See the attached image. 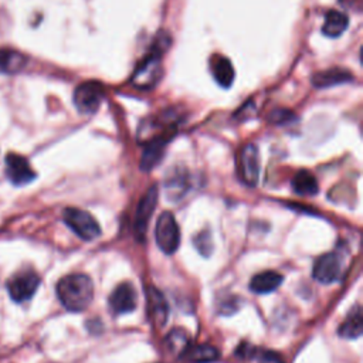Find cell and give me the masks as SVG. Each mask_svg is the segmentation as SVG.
I'll use <instances>...</instances> for the list:
<instances>
[{
  "mask_svg": "<svg viewBox=\"0 0 363 363\" xmlns=\"http://www.w3.org/2000/svg\"><path fill=\"white\" fill-rule=\"evenodd\" d=\"M55 291L65 309L81 312L92 302L94 282L86 274H69L58 281Z\"/></svg>",
  "mask_w": 363,
  "mask_h": 363,
  "instance_id": "cell-1",
  "label": "cell"
},
{
  "mask_svg": "<svg viewBox=\"0 0 363 363\" xmlns=\"http://www.w3.org/2000/svg\"><path fill=\"white\" fill-rule=\"evenodd\" d=\"M169 44V40L164 35L157 37V43L153 44L152 51L149 55L145 57V60L136 67L133 75H132V84L136 88L140 89H149L156 85L162 75V52L166 50Z\"/></svg>",
  "mask_w": 363,
  "mask_h": 363,
  "instance_id": "cell-2",
  "label": "cell"
},
{
  "mask_svg": "<svg viewBox=\"0 0 363 363\" xmlns=\"http://www.w3.org/2000/svg\"><path fill=\"white\" fill-rule=\"evenodd\" d=\"M40 282V275L33 268H23L10 277L6 288L10 298L14 302L21 303L34 296Z\"/></svg>",
  "mask_w": 363,
  "mask_h": 363,
  "instance_id": "cell-3",
  "label": "cell"
},
{
  "mask_svg": "<svg viewBox=\"0 0 363 363\" xmlns=\"http://www.w3.org/2000/svg\"><path fill=\"white\" fill-rule=\"evenodd\" d=\"M64 223L84 241H92L101 235V227L96 220L85 210L68 207L62 213Z\"/></svg>",
  "mask_w": 363,
  "mask_h": 363,
  "instance_id": "cell-4",
  "label": "cell"
},
{
  "mask_svg": "<svg viewBox=\"0 0 363 363\" xmlns=\"http://www.w3.org/2000/svg\"><path fill=\"white\" fill-rule=\"evenodd\" d=\"M155 238L157 247L164 254H173L180 244V230L174 216L170 211H163L155 227Z\"/></svg>",
  "mask_w": 363,
  "mask_h": 363,
  "instance_id": "cell-5",
  "label": "cell"
},
{
  "mask_svg": "<svg viewBox=\"0 0 363 363\" xmlns=\"http://www.w3.org/2000/svg\"><path fill=\"white\" fill-rule=\"evenodd\" d=\"M105 91L102 84L96 81H85L79 84L74 91V104L81 113H94L102 99Z\"/></svg>",
  "mask_w": 363,
  "mask_h": 363,
  "instance_id": "cell-6",
  "label": "cell"
},
{
  "mask_svg": "<svg viewBox=\"0 0 363 363\" xmlns=\"http://www.w3.org/2000/svg\"><path fill=\"white\" fill-rule=\"evenodd\" d=\"M4 172H6V177L9 179V182L17 187L26 186L28 183H31L35 177L37 173L34 172V169L31 167L30 162L14 152L7 153L6 159H4Z\"/></svg>",
  "mask_w": 363,
  "mask_h": 363,
  "instance_id": "cell-7",
  "label": "cell"
},
{
  "mask_svg": "<svg viewBox=\"0 0 363 363\" xmlns=\"http://www.w3.org/2000/svg\"><path fill=\"white\" fill-rule=\"evenodd\" d=\"M237 169L241 180L250 186L254 187L258 183L259 177V153L255 145L247 143L241 147L238 153L237 160Z\"/></svg>",
  "mask_w": 363,
  "mask_h": 363,
  "instance_id": "cell-8",
  "label": "cell"
},
{
  "mask_svg": "<svg viewBox=\"0 0 363 363\" xmlns=\"http://www.w3.org/2000/svg\"><path fill=\"white\" fill-rule=\"evenodd\" d=\"M343 271V257L339 252H326L320 255L313 265V278L322 284L336 282Z\"/></svg>",
  "mask_w": 363,
  "mask_h": 363,
  "instance_id": "cell-9",
  "label": "cell"
},
{
  "mask_svg": "<svg viewBox=\"0 0 363 363\" xmlns=\"http://www.w3.org/2000/svg\"><path fill=\"white\" fill-rule=\"evenodd\" d=\"M108 305L112 313L115 315H123V313H130L136 309L138 305V294L135 286L125 281L121 282L109 295L108 298Z\"/></svg>",
  "mask_w": 363,
  "mask_h": 363,
  "instance_id": "cell-10",
  "label": "cell"
},
{
  "mask_svg": "<svg viewBox=\"0 0 363 363\" xmlns=\"http://www.w3.org/2000/svg\"><path fill=\"white\" fill-rule=\"evenodd\" d=\"M157 186L153 184L139 200L138 207H136V214H135V234L136 237L142 241L147 228V223L156 208L157 204Z\"/></svg>",
  "mask_w": 363,
  "mask_h": 363,
  "instance_id": "cell-11",
  "label": "cell"
},
{
  "mask_svg": "<svg viewBox=\"0 0 363 363\" xmlns=\"http://www.w3.org/2000/svg\"><path fill=\"white\" fill-rule=\"evenodd\" d=\"M146 298H147V313H149V318L152 319V322L156 326L162 328L166 323L167 315H169V308H167L166 299L155 288H150L146 292Z\"/></svg>",
  "mask_w": 363,
  "mask_h": 363,
  "instance_id": "cell-12",
  "label": "cell"
},
{
  "mask_svg": "<svg viewBox=\"0 0 363 363\" xmlns=\"http://www.w3.org/2000/svg\"><path fill=\"white\" fill-rule=\"evenodd\" d=\"M210 71L214 79L223 88H228L234 81V68L231 61L223 55H213L210 58Z\"/></svg>",
  "mask_w": 363,
  "mask_h": 363,
  "instance_id": "cell-13",
  "label": "cell"
},
{
  "mask_svg": "<svg viewBox=\"0 0 363 363\" xmlns=\"http://www.w3.org/2000/svg\"><path fill=\"white\" fill-rule=\"evenodd\" d=\"M284 281V277L277 271H262L252 277L250 281V289L255 294H269L275 291Z\"/></svg>",
  "mask_w": 363,
  "mask_h": 363,
  "instance_id": "cell-14",
  "label": "cell"
},
{
  "mask_svg": "<svg viewBox=\"0 0 363 363\" xmlns=\"http://www.w3.org/2000/svg\"><path fill=\"white\" fill-rule=\"evenodd\" d=\"M182 356L187 363H211L220 357V352L210 345H194L187 346Z\"/></svg>",
  "mask_w": 363,
  "mask_h": 363,
  "instance_id": "cell-15",
  "label": "cell"
},
{
  "mask_svg": "<svg viewBox=\"0 0 363 363\" xmlns=\"http://www.w3.org/2000/svg\"><path fill=\"white\" fill-rule=\"evenodd\" d=\"M353 79V75L342 68H330L322 72H318L313 75V85L318 88H328V86H333L337 84H343V82H349Z\"/></svg>",
  "mask_w": 363,
  "mask_h": 363,
  "instance_id": "cell-16",
  "label": "cell"
},
{
  "mask_svg": "<svg viewBox=\"0 0 363 363\" xmlns=\"http://www.w3.org/2000/svg\"><path fill=\"white\" fill-rule=\"evenodd\" d=\"M292 190L299 196H315L319 191L318 180L309 170H299L291 180Z\"/></svg>",
  "mask_w": 363,
  "mask_h": 363,
  "instance_id": "cell-17",
  "label": "cell"
},
{
  "mask_svg": "<svg viewBox=\"0 0 363 363\" xmlns=\"http://www.w3.org/2000/svg\"><path fill=\"white\" fill-rule=\"evenodd\" d=\"M166 196L169 200H177L187 190V173L183 169H174L166 176Z\"/></svg>",
  "mask_w": 363,
  "mask_h": 363,
  "instance_id": "cell-18",
  "label": "cell"
},
{
  "mask_svg": "<svg viewBox=\"0 0 363 363\" xmlns=\"http://www.w3.org/2000/svg\"><path fill=\"white\" fill-rule=\"evenodd\" d=\"M27 64V57L11 48H0V72L16 74Z\"/></svg>",
  "mask_w": 363,
  "mask_h": 363,
  "instance_id": "cell-19",
  "label": "cell"
},
{
  "mask_svg": "<svg viewBox=\"0 0 363 363\" xmlns=\"http://www.w3.org/2000/svg\"><path fill=\"white\" fill-rule=\"evenodd\" d=\"M349 26V17L343 11L337 10H330L325 16V21L322 26V33L328 37H339L343 34V31Z\"/></svg>",
  "mask_w": 363,
  "mask_h": 363,
  "instance_id": "cell-20",
  "label": "cell"
},
{
  "mask_svg": "<svg viewBox=\"0 0 363 363\" xmlns=\"http://www.w3.org/2000/svg\"><path fill=\"white\" fill-rule=\"evenodd\" d=\"M166 142H167V139H163V138H156V139L147 140V146H146L142 160H140V167L143 170H150L157 164V162H160Z\"/></svg>",
  "mask_w": 363,
  "mask_h": 363,
  "instance_id": "cell-21",
  "label": "cell"
},
{
  "mask_svg": "<svg viewBox=\"0 0 363 363\" xmlns=\"http://www.w3.org/2000/svg\"><path fill=\"white\" fill-rule=\"evenodd\" d=\"M362 330H363V318H362L360 308L356 306L353 311H350L347 318L339 326L337 333L339 336L346 339H356L362 335Z\"/></svg>",
  "mask_w": 363,
  "mask_h": 363,
  "instance_id": "cell-22",
  "label": "cell"
},
{
  "mask_svg": "<svg viewBox=\"0 0 363 363\" xmlns=\"http://www.w3.org/2000/svg\"><path fill=\"white\" fill-rule=\"evenodd\" d=\"M167 346L170 350L177 352V353H183L184 349L189 346L187 345V335L184 330L182 329H174L169 333L167 336Z\"/></svg>",
  "mask_w": 363,
  "mask_h": 363,
  "instance_id": "cell-23",
  "label": "cell"
},
{
  "mask_svg": "<svg viewBox=\"0 0 363 363\" xmlns=\"http://www.w3.org/2000/svg\"><path fill=\"white\" fill-rule=\"evenodd\" d=\"M194 244L196 248L200 251V254L208 257L213 251V241H211V235L208 231H200L196 237H194Z\"/></svg>",
  "mask_w": 363,
  "mask_h": 363,
  "instance_id": "cell-24",
  "label": "cell"
},
{
  "mask_svg": "<svg viewBox=\"0 0 363 363\" xmlns=\"http://www.w3.org/2000/svg\"><path fill=\"white\" fill-rule=\"evenodd\" d=\"M255 359L258 363H284V359L281 357L279 353L274 350H257Z\"/></svg>",
  "mask_w": 363,
  "mask_h": 363,
  "instance_id": "cell-25",
  "label": "cell"
},
{
  "mask_svg": "<svg viewBox=\"0 0 363 363\" xmlns=\"http://www.w3.org/2000/svg\"><path fill=\"white\" fill-rule=\"evenodd\" d=\"M235 354L241 359H252L257 354V349L252 345H240L235 350Z\"/></svg>",
  "mask_w": 363,
  "mask_h": 363,
  "instance_id": "cell-26",
  "label": "cell"
},
{
  "mask_svg": "<svg viewBox=\"0 0 363 363\" xmlns=\"http://www.w3.org/2000/svg\"><path fill=\"white\" fill-rule=\"evenodd\" d=\"M286 118H292V113L291 112H286V111H275L272 115H271V121L277 122V123H282V122H286L288 119Z\"/></svg>",
  "mask_w": 363,
  "mask_h": 363,
  "instance_id": "cell-27",
  "label": "cell"
}]
</instances>
